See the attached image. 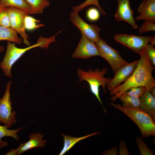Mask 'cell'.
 I'll return each instance as SVG.
<instances>
[{
  "instance_id": "30bf717a",
  "label": "cell",
  "mask_w": 155,
  "mask_h": 155,
  "mask_svg": "<svg viewBox=\"0 0 155 155\" xmlns=\"http://www.w3.org/2000/svg\"><path fill=\"white\" fill-rule=\"evenodd\" d=\"M79 42L72 55L74 58L88 59L95 56H99L95 43L89 40L82 33Z\"/></svg>"
},
{
  "instance_id": "52a82bcc",
  "label": "cell",
  "mask_w": 155,
  "mask_h": 155,
  "mask_svg": "<svg viewBox=\"0 0 155 155\" xmlns=\"http://www.w3.org/2000/svg\"><path fill=\"white\" fill-rule=\"evenodd\" d=\"M10 20V27L19 34L22 38L24 44L28 46L30 42L28 35L25 31L24 20L28 13L18 8L12 7H7Z\"/></svg>"
},
{
  "instance_id": "e0dca14e",
  "label": "cell",
  "mask_w": 155,
  "mask_h": 155,
  "mask_svg": "<svg viewBox=\"0 0 155 155\" xmlns=\"http://www.w3.org/2000/svg\"><path fill=\"white\" fill-rule=\"evenodd\" d=\"M99 133L98 132H95L88 135L79 137H73L70 135H66L61 134L64 139V145L59 155H63L65 154L79 141L90 136L99 134Z\"/></svg>"
},
{
  "instance_id": "8992f818",
  "label": "cell",
  "mask_w": 155,
  "mask_h": 155,
  "mask_svg": "<svg viewBox=\"0 0 155 155\" xmlns=\"http://www.w3.org/2000/svg\"><path fill=\"white\" fill-rule=\"evenodd\" d=\"M11 84V82L7 83L4 95L0 99V123H2L8 128L11 127L17 122L16 112L12 110L11 107L10 93Z\"/></svg>"
},
{
  "instance_id": "7c38bea8",
  "label": "cell",
  "mask_w": 155,
  "mask_h": 155,
  "mask_svg": "<svg viewBox=\"0 0 155 155\" xmlns=\"http://www.w3.org/2000/svg\"><path fill=\"white\" fill-rule=\"evenodd\" d=\"M43 136L44 135L40 132L31 134L29 137V140L28 141L23 144H20L18 148L11 150L5 155H20L33 148L44 147L47 140H43Z\"/></svg>"
},
{
  "instance_id": "d590c367",
  "label": "cell",
  "mask_w": 155,
  "mask_h": 155,
  "mask_svg": "<svg viewBox=\"0 0 155 155\" xmlns=\"http://www.w3.org/2000/svg\"></svg>"
},
{
  "instance_id": "9a60e30c",
  "label": "cell",
  "mask_w": 155,
  "mask_h": 155,
  "mask_svg": "<svg viewBox=\"0 0 155 155\" xmlns=\"http://www.w3.org/2000/svg\"><path fill=\"white\" fill-rule=\"evenodd\" d=\"M140 109L150 115L155 121V97L147 90L141 97Z\"/></svg>"
},
{
  "instance_id": "5bb4252c",
  "label": "cell",
  "mask_w": 155,
  "mask_h": 155,
  "mask_svg": "<svg viewBox=\"0 0 155 155\" xmlns=\"http://www.w3.org/2000/svg\"><path fill=\"white\" fill-rule=\"evenodd\" d=\"M139 15L136 20H143L145 21L155 23V0H144L137 8Z\"/></svg>"
},
{
  "instance_id": "7a4b0ae2",
  "label": "cell",
  "mask_w": 155,
  "mask_h": 155,
  "mask_svg": "<svg viewBox=\"0 0 155 155\" xmlns=\"http://www.w3.org/2000/svg\"><path fill=\"white\" fill-rule=\"evenodd\" d=\"M53 42L52 37L49 38L42 37L35 44L25 48H20L17 47L14 43L8 41L5 55L0 64L5 75L10 78L11 77V70L12 66L26 51L37 47L47 49L49 44Z\"/></svg>"
},
{
  "instance_id": "4dcf8cb0",
  "label": "cell",
  "mask_w": 155,
  "mask_h": 155,
  "mask_svg": "<svg viewBox=\"0 0 155 155\" xmlns=\"http://www.w3.org/2000/svg\"><path fill=\"white\" fill-rule=\"evenodd\" d=\"M102 155H118V148L114 146L110 149L106 150L103 152Z\"/></svg>"
},
{
  "instance_id": "d6986e66",
  "label": "cell",
  "mask_w": 155,
  "mask_h": 155,
  "mask_svg": "<svg viewBox=\"0 0 155 155\" xmlns=\"http://www.w3.org/2000/svg\"><path fill=\"white\" fill-rule=\"evenodd\" d=\"M1 4L6 7H12L19 9L32 14L31 9L26 0H0Z\"/></svg>"
},
{
  "instance_id": "4fadbf2b",
  "label": "cell",
  "mask_w": 155,
  "mask_h": 155,
  "mask_svg": "<svg viewBox=\"0 0 155 155\" xmlns=\"http://www.w3.org/2000/svg\"><path fill=\"white\" fill-rule=\"evenodd\" d=\"M118 7L115 15V20L118 21H124L130 24L135 29L138 26L133 16V12L131 7L129 0H117Z\"/></svg>"
},
{
  "instance_id": "d4e9b609",
  "label": "cell",
  "mask_w": 155,
  "mask_h": 155,
  "mask_svg": "<svg viewBox=\"0 0 155 155\" xmlns=\"http://www.w3.org/2000/svg\"><path fill=\"white\" fill-rule=\"evenodd\" d=\"M0 25L10 27L9 15L7 7L0 5Z\"/></svg>"
},
{
  "instance_id": "5b68a950",
  "label": "cell",
  "mask_w": 155,
  "mask_h": 155,
  "mask_svg": "<svg viewBox=\"0 0 155 155\" xmlns=\"http://www.w3.org/2000/svg\"><path fill=\"white\" fill-rule=\"evenodd\" d=\"M96 44L99 56L108 63L114 73L120 67L129 63L122 58L119 51L110 46L103 40L100 38Z\"/></svg>"
},
{
  "instance_id": "44dd1931",
  "label": "cell",
  "mask_w": 155,
  "mask_h": 155,
  "mask_svg": "<svg viewBox=\"0 0 155 155\" xmlns=\"http://www.w3.org/2000/svg\"><path fill=\"white\" fill-rule=\"evenodd\" d=\"M30 7L32 14H38L43 13L44 9L49 6V0H26Z\"/></svg>"
},
{
  "instance_id": "e575fe53",
  "label": "cell",
  "mask_w": 155,
  "mask_h": 155,
  "mask_svg": "<svg viewBox=\"0 0 155 155\" xmlns=\"http://www.w3.org/2000/svg\"><path fill=\"white\" fill-rule=\"evenodd\" d=\"M1 5V1L0 0V5Z\"/></svg>"
},
{
  "instance_id": "ba28073f",
  "label": "cell",
  "mask_w": 155,
  "mask_h": 155,
  "mask_svg": "<svg viewBox=\"0 0 155 155\" xmlns=\"http://www.w3.org/2000/svg\"><path fill=\"white\" fill-rule=\"evenodd\" d=\"M152 37L151 36L116 34L114 38L117 42L140 55L145 49L147 45L149 44Z\"/></svg>"
},
{
  "instance_id": "83f0119b",
  "label": "cell",
  "mask_w": 155,
  "mask_h": 155,
  "mask_svg": "<svg viewBox=\"0 0 155 155\" xmlns=\"http://www.w3.org/2000/svg\"><path fill=\"white\" fill-rule=\"evenodd\" d=\"M138 28V32L140 34L145 32L154 31L155 30V24L154 23L150 22L145 21Z\"/></svg>"
},
{
  "instance_id": "9c48e42d",
  "label": "cell",
  "mask_w": 155,
  "mask_h": 155,
  "mask_svg": "<svg viewBox=\"0 0 155 155\" xmlns=\"http://www.w3.org/2000/svg\"><path fill=\"white\" fill-rule=\"evenodd\" d=\"M70 20L71 22L91 42L95 43L100 38V29L97 25L89 24L84 21L78 13L73 11L70 14Z\"/></svg>"
},
{
  "instance_id": "d6a6232c",
  "label": "cell",
  "mask_w": 155,
  "mask_h": 155,
  "mask_svg": "<svg viewBox=\"0 0 155 155\" xmlns=\"http://www.w3.org/2000/svg\"><path fill=\"white\" fill-rule=\"evenodd\" d=\"M151 94L155 97V87L153 88L150 91Z\"/></svg>"
},
{
  "instance_id": "484cf974",
  "label": "cell",
  "mask_w": 155,
  "mask_h": 155,
  "mask_svg": "<svg viewBox=\"0 0 155 155\" xmlns=\"http://www.w3.org/2000/svg\"><path fill=\"white\" fill-rule=\"evenodd\" d=\"M147 90L146 87L138 86L131 88L124 93L131 96L140 98Z\"/></svg>"
},
{
  "instance_id": "277c9868",
  "label": "cell",
  "mask_w": 155,
  "mask_h": 155,
  "mask_svg": "<svg viewBox=\"0 0 155 155\" xmlns=\"http://www.w3.org/2000/svg\"><path fill=\"white\" fill-rule=\"evenodd\" d=\"M108 69L105 67L101 70L97 68L94 70L91 69L86 71L80 68L77 69V74L80 82L84 81L87 82L89 86L90 90L102 105V102L99 95V87H102L104 91L107 93L106 90L107 85L111 78H106L105 75L107 73Z\"/></svg>"
},
{
  "instance_id": "603a6c76",
  "label": "cell",
  "mask_w": 155,
  "mask_h": 155,
  "mask_svg": "<svg viewBox=\"0 0 155 155\" xmlns=\"http://www.w3.org/2000/svg\"><path fill=\"white\" fill-rule=\"evenodd\" d=\"M135 141L141 155H153L154 151L150 149L145 143L142 138L137 136Z\"/></svg>"
},
{
  "instance_id": "836d02e7",
  "label": "cell",
  "mask_w": 155,
  "mask_h": 155,
  "mask_svg": "<svg viewBox=\"0 0 155 155\" xmlns=\"http://www.w3.org/2000/svg\"><path fill=\"white\" fill-rule=\"evenodd\" d=\"M4 49V47L3 46L0 45V52H3Z\"/></svg>"
},
{
  "instance_id": "ac0fdd59",
  "label": "cell",
  "mask_w": 155,
  "mask_h": 155,
  "mask_svg": "<svg viewBox=\"0 0 155 155\" xmlns=\"http://www.w3.org/2000/svg\"><path fill=\"white\" fill-rule=\"evenodd\" d=\"M24 127H22L16 129L11 130L6 126L0 125V149L7 146V142L3 141L2 138L4 137H11L16 140L20 139L17 134L18 132Z\"/></svg>"
},
{
  "instance_id": "2e32d148",
  "label": "cell",
  "mask_w": 155,
  "mask_h": 155,
  "mask_svg": "<svg viewBox=\"0 0 155 155\" xmlns=\"http://www.w3.org/2000/svg\"><path fill=\"white\" fill-rule=\"evenodd\" d=\"M8 41L21 44L23 41L22 38H20L17 33L11 27L0 25V41Z\"/></svg>"
},
{
  "instance_id": "cb8c5ba5",
  "label": "cell",
  "mask_w": 155,
  "mask_h": 155,
  "mask_svg": "<svg viewBox=\"0 0 155 155\" xmlns=\"http://www.w3.org/2000/svg\"><path fill=\"white\" fill-rule=\"evenodd\" d=\"M40 22L39 20L28 15L26 17L24 20L25 29L32 30L43 26V24H38Z\"/></svg>"
},
{
  "instance_id": "f546056e",
  "label": "cell",
  "mask_w": 155,
  "mask_h": 155,
  "mask_svg": "<svg viewBox=\"0 0 155 155\" xmlns=\"http://www.w3.org/2000/svg\"><path fill=\"white\" fill-rule=\"evenodd\" d=\"M119 155H130V153L127 148L126 143L123 140L120 141L119 145Z\"/></svg>"
},
{
  "instance_id": "3957f363",
  "label": "cell",
  "mask_w": 155,
  "mask_h": 155,
  "mask_svg": "<svg viewBox=\"0 0 155 155\" xmlns=\"http://www.w3.org/2000/svg\"><path fill=\"white\" fill-rule=\"evenodd\" d=\"M114 108L122 112L132 120L138 127L142 138L155 135V123L151 117L140 108L125 107L120 104L110 103Z\"/></svg>"
},
{
  "instance_id": "ffe728a7",
  "label": "cell",
  "mask_w": 155,
  "mask_h": 155,
  "mask_svg": "<svg viewBox=\"0 0 155 155\" xmlns=\"http://www.w3.org/2000/svg\"><path fill=\"white\" fill-rule=\"evenodd\" d=\"M122 103V106L129 108H140V98L135 97L128 96L125 93L120 95L118 97Z\"/></svg>"
},
{
  "instance_id": "8fae6325",
  "label": "cell",
  "mask_w": 155,
  "mask_h": 155,
  "mask_svg": "<svg viewBox=\"0 0 155 155\" xmlns=\"http://www.w3.org/2000/svg\"><path fill=\"white\" fill-rule=\"evenodd\" d=\"M138 61V60H136L128 63L119 68L107 85V88L108 90H111L126 82L136 68Z\"/></svg>"
},
{
  "instance_id": "f1b7e54d",
  "label": "cell",
  "mask_w": 155,
  "mask_h": 155,
  "mask_svg": "<svg viewBox=\"0 0 155 155\" xmlns=\"http://www.w3.org/2000/svg\"><path fill=\"white\" fill-rule=\"evenodd\" d=\"M149 59L153 66H155V49L153 46L148 44L145 48Z\"/></svg>"
},
{
  "instance_id": "7402d4cb",
  "label": "cell",
  "mask_w": 155,
  "mask_h": 155,
  "mask_svg": "<svg viewBox=\"0 0 155 155\" xmlns=\"http://www.w3.org/2000/svg\"><path fill=\"white\" fill-rule=\"evenodd\" d=\"M90 5H93L96 6L102 15L104 16L106 14V13L100 6L98 0H86L84 3L79 5L73 6L72 7L73 11L78 13L80 11L86 7Z\"/></svg>"
},
{
  "instance_id": "1f68e13d",
  "label": "cell",
  "mask_w": 155,
  "mask_h": 155,
  "mask_svg": "<svg viewBox=\"0 0 155 155\" xmlns=\"http://www.w3.org/2000/svg\"><path fill=\"white\" fill-rule=\"evenodd\" d=\"M149 43L150 44L154 46L155 44V36L154 35L153 37H152L150 39Z\"/></svg>"
},
{
  "instance_id": "4316f807",
  "label": "cell",
  "mask_w": 155,
  "mask_h": 155,
  "mask_svg": "<svg viewBox=\"0 0 155 155\" xmlns=\"http://www.w3.org/2000/svg\"><path fill=\"white\" fill-rule=\"evenodd\" d=\"M99 12L98 9L95 7H92L89 8L86 13L87 19L91 22L97 21L100 18Z\"/></svg>"
},
{
  "instance_id": "6da1fadb",
  "label": "cell",
  "mask_w": 155,
  "mask_h": 155,
  "mask_svg": "<svg viewBox=\"0 0 155 155\" xmlns=\"http://www.w3.org/2000/svg\"><path fill=\"white\" fill-rule=\"evenodd\" d=\"M137 66L129 78L125 82L110 91L111 100L115 101L119 96L131 88L138 86L146 87L150 91L155 87V79L152 75L154 69L145 49L140 55Z\"/></svg>"
}]
</instances>
